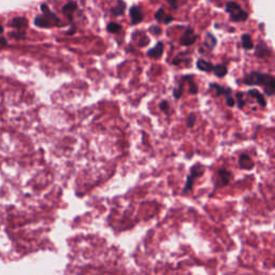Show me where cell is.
I'll return each instance as SVG.
<instances>
[{
	"mask_svg": "<svg viewBox=\"0 0 275 275\" xmlns=\"http://www.w3.org/2000/svg\"><path fill=\"white\" fill-rule=\"evenodd\" d=\"M40 9H41L43 15L36 16V18H35V25L36 26L41 27V28H47V27H51V26L59 25L58 16L50 10V8L47 7V5L42 4Z\"/></svg>",
	"mask_w": 275,
	"mask_h": 275,
	"instance_id": "6da1fadb",
	"label": "cell"
},
{
	"mask_svg": "<svg viewBox=\"0 0 275 275\" xmlns=\"http://www.w3.org/2000/svg\"><path fill=\"white\" fill-rule=\"evenodd\" d=\"M273 80H275L274 77H272V75H270L268 73H261V72H257V71H253V72H250L245 75L243 82L246 85H262L263 87H265Z\"/></svg>",
	"mask_w": 275,
	"mask_h": 275,
	"instance_id": "7a4b0ae2",
	"label": "cell"
},
{
	"mask_svg": "<svg viewBox=\"0 0 275 275\" xmlns=\"http://www.w3.org/2000/svg\"><path fill=\"white\" fill-rule=\"evenodd\" d=\"M226 11L229 13L230 20L233 22H244L249 18V13L243 10L239 4L234 2L226 3Z\"/></svg>",
	"mask_w": 275,
	"mask_h": 275,
	"instance_id": "3957f363",
	"label": "cell"
},
{
	"mask_svg": "<svg viewBox=\"0 0 275 275\" xmlns=\"http://www.w3.org/2000/svg\"><path fill=\"white\" fill-rule=\"evenodd\" d=\"M198 39V35L194 32L193 28L188 27L186 28V30L182 35V37L179 38V44L183 46H189L193 45Z\"/></svg>",
	"mask_w": 275,
	"mask_h": 275,
	"instance_id": "277c9868",
	"label": "cell"
},
{
	"mask_svg": "<svg viewBox=\"0 0 275 275\" xmlns=\"http://www.w3.org/2000/svg\"><path fill=\"white\" fill-rule=\"evenodd\" d=\"M203 170H204L203 166H201V165H196L192 168L191 175H188V177H187V183H186V186L184 189L185 192L189 191V189H192L193 184H194V179L198 176H200L203 173Z\"/></svg>",
	"mask_w": 275,
	"mask_h": 275,
	"instance_id": "5b68a950",
	"label": "cell"
},
{
	"mask_svg": "<svg viewBox=\"0 0 275 275\" xmlns=\"http://www.w3.org/2000/svg\"><path fill=\"white\" fill-rule=\"evenodd\" d=\"M130 17H131V25H137L140 22H142L144 17L143 11L140 6H132L129 10Z\"/></svg>",
	"mask_w": 275,
	"mask_h": 275,
	"instance_id": "8992f818",
	"label": "cell"
},
{
	"mask_svg": "<svg viewBox=\"0 0 275 275\" xmlns=\"http://www.w3.org/2000/svg\"><path fill=\"white\" fill-rule=\"evenodd\" d=\"M146 54H147V56H149V57H151V58H155V59L160 58L164 54V43L160 42V41L157 42L154 47H151V49H149L146 52Z\"/></svg>",
	"mask_w": 275,
	"mask_h": 275,
	"instance_id": "52a82bcc",
	"label": "cell"
},
{
	"mask_svg": "<svg viewBox=\"0 0 275 275\" xmlns=\"http://www.w3.org/2000/svg\"><path fill=\"white\" fill-rule=\"evenodd\" d=\"M78 9V5L75 2H68L63 7V13L65 15H67L69 21L72 22V13Z\"/></svg>",
	"mask_w": 275,
	"mask_h": 275,
	"instance_id": "ba28073f",
	"label": "cell"
},
{
	"mask_svg": "<svg viewBox=\"0 0 275 275\" xmlns=\"http://www.w3.org/2000/svg\"><path fill=\"white\" fill-rule=\"evenodd\" d=\"M231 177V172L228 171V170L226 169H221L220 171H218V184L221 186L223 185H227L230 181Z\"/></svg>",
	"mask_w": 275,
	"mask_h": 275,
	"instance_id": "9c48e42d",
	"label": "cell"
},
{
	"mask_svg": "<svg viewBox=\"0 0 275 275\" xmlns=\"http://www.w3.org/2000/svg\"><path fill=\"white\" fill-rule=\"evenodd\" d=\"M126 11V3L123 0H117V4L115 7L111 9V13L113 16H120Z\"/></svg>",
	"mask_w": 275,
	"mask_h": 275,
	"instance_id": "30bf717a",
	"label": "cell"
},
{
	"mask_svg": "<svg viewBox=\"0 0 275 275\" xmlns=\"http://www.w3.org/2000/svg\"><path fill=\"white\" fill-rule=\"evenodd\" d=\"M239 165L242 169H252L254 167V161L248 154H242L239 158Z\"/></svg>",
	"mask_w": 275,
	"mask_h": 275,
	"instance_id": "8fae6325",
	"label": "cell"
},
{
	"mask_svg": "<svg viewBox=\"0 0 275 275\" xmlns=\"http://www.w3.org/2000/svg\"><path fill=\"white\" fill-rule=\"evenodd\" d=\"M248 93H249L250 96L254 97L256 100H257V102L259 103V106H261L262 108L267 107V101H265L263 95L258 89H250Z\"/></svg>",
	"mask_w": 275,
	"mask_h": 275,
	"instance_id": "7c38bea8",
	"label": "cell"
},
{
	"mask_svg": "<svg viewBox=\"0 0 275 275\" xmlns=\"http://www.w3.org/2000/svg\"><path fill=\"white\" fill-rule=\"evenodd\" d=\"M269 53H270V49L268 47V45L262 41L257 45V47H256V50H255L256 56H257V57H260V58L264 57V56H267Z\"/></svg>",
	"mask_w": 275,
	"mask_h": 275,
	"instance_id": "4fadbf2b",
	"label": "cell"
},
{
	"mask_svg": "<svg viewBox=\"0 0 275 275\" xmlns=\"http://www.w3.org/2000/svg\"><path fill=\"white\" fill-rule=\"evenodd\" d=\"M11 26L16 28V29H18V30H21V29H24V28H26L28 26V21H27V18H25V17L18 16V17L13 18Z\"/></svg>",
	"mask_w": 275,
	"mask_h": 275,
	"instance_id": "5bb4252c",
	"label": "cell"
},
{
	"mask_svg": "<svg viewBox=\"0 0 275 275\" xmlns=\"http://www.w3.org/2000/svg\"><path fill=\"white\" fill-rule=\"evenodd\" d=\"M210 87L215 90L216 95L217 96H223L225 97L226 95H228V94H231L232 93V89L231 88H225L224 86H222V85H218V84H215V83H211L210 84Z\"/></svg>",
	"mask_w": 275,
	"mask_h": 275,
	"instance_id": "9a60e30c",
	"label": "cell"
},
{
	"mask_svg": "<svg viewBox=\"0 0 275 275\" xmlns=\"http://www.w3.org/2000/svg\"><path fill=\"white\" fill-rule=\"evenodd\" d=\"M213 67L214 66L210 62H206L204 59H198L197 62V68L201 71L211 72L213 71Z\"/></svg>",
	"mask_w": 275,
	"mask_h": 275,
	"instance_id": "2e32d148",
	"label": "cell"
},
{
	"mask_svg": "<svg viewBox=\"0 0 275 275\" xmlns=\"http://www.w3.org/2000/svg\"><path fill=\"white\" fill-rule=\"evenodd\" d=\"M242 46L246 51H250L254 49V42L252 40V37L249 34H244L242 36Z\"/></svg>",
	"mask_w": 275,
	"mask_h": 275,
	"instance_id": "e0dca14e",
	"label": "cell"
},
{
	"mask_svg": "<svg viewBox=\"0 0 275 275\" xmlns=\"http://www.w3.org/2000/svg\"><path fill=\"white\" fill-rule=\"evenodd\" d=\"M217 43V39H216V37L211 34V33H206L205 35V41H204V44L205 46L207 47L208 50H213L215 45Z\"/></svg>",
	"mask_w": 275,
	"mask_h": 275,
	"instance_id": "ac0fdd59",
	"label": "cell"
},
{
	"mask_svg": "<svg viewBox=\"0 0 275 275\" xmlns=\"http://www.w3.org/2000/svg\"><path fill=\"white\" fill-rule=\"evenodd\" d=\"M213 72L216 77L224 78L225 75L227 74V72H228V68H227L226 65L220 64V65H216L215 67H213Z\"/></svg>",
	"mask_w": 275,
	"mask_h": 275,
	"instance_id": "d6986e66",
	"label": "cell"
},
{
	"mask_svg": "<svg viewBox=\"0 0 275 275\" xmlns=\"http://www.w3.org/2000/svg\"><path fill=\"white\" fill-rule=\"evenodd\" d=\"M193 78H194L193 75H189V77L187 75V77L183 78V80H188L189 84H191V85H189V94L196 95V94H198V86L193 82Z\"/></svg>",
	"mask_w": 275,
	"mask_h": 275,
	"instance_id": "ffe728a7",
	"label": "cell"
},
{
	"mask_svg": "<svg viewBox=\"0 0 275 275\" xmlns=\"http://www.w3.org/2000/svg\"><path fill=\"white\" fill-rule=\"evenodd\" d=\"M107 29L109 33H112V34H116L118 33L120 29H121V26L117 23H114V22H111L108 24L107 26Z\"/></svg>",
	"mask_w": 275,
	"mask_h": 275,
	"instance_id": "44dd1931",
	"label": "cell"
},
{
	"mask_svg": "<svg viewBox=\"0 0 275 275\" xmlns=\"http://www.w3.org/2000/svg\"><path fill=\"white\" fill-rule=\"evenodd\" d=\"M166 16H167V14L165 13L164 8H160V9H158L157 12L155 13V20L157 22H159V23H164Z\"/></svg>",
	"mask_w": 275,
	"mask_h": 275,
	"instance_id": "7402d4cb",
	"label": "cell"
},
{
	"mask_svg": "<svg viewBox=\"0 0 275 275\" xmlns=\"http://www.w3.org/2000/svg\"><path fill=\"white\" fill-rule=\"evenodd\" d=\"M196 121H197V117L194 113H191V114L186 117V125L188 128H193L196 124Z\"/></svg>",
	"mask_w": 275,
	"mask_h": 275,
	"instance_id": "603a6c76",
	"label": "cell"
},
{
	"mask_svg": "<svg viewBox=\"0 0 275 275\" xmlns=\"http://www.w3.org/2000/svg\"><path fill=\"white\" fill-rule=\"evenodd\" d=\"M182 94H183V81H182V83L178 84L177 87H175L173 89V96L175 99H178L179 97L182 96Z\"/></svg>",
	"mask_w": 275,
	"mask_h": 275,
	"instance_id": "cb8c5ba5",
	"label": "cell"
},
{
	"mask_svg": "<svg viewBox=\"0 0 275 275\" xmlns=\"http://www.w3.org/2000/svg\"><path fill=\"white\" fill-rule=\"evenodd\" d=\"M148 43H149V38L147 36L142 34V38H141V39H139L138 45L141 46V47H143V46H146Z\"/></svg>",
	"mask_w": 275,
	"mask_h": 275,
	"instance_id": "d4e9b609",
	"label": "cell"
},
{
	"mask_svg": "<svg viewBox=\"0 0 275 275\" xmlns=\"http://www.w3.org/2000/svg\"><path fill=\"white\" fill-rule=\"evenodd\" d=\"M148 30H149L151 34H153L154 36H160L161 34H163V30H161V28H160L159 26H155V25L150 26V27L148 28Z\"/></svg>",
	"mask_w": 275,
	"mask_h": 275,
	"instance_id": "484cf974",
	"label": "cell"
},
{
	"mask_svg": "<svg viewBox=\"0 0 275 275\" xmlns=\"http://www.w3.org/2000/svg\"><path fill=\"white\" fill-rule=\"evenodd\" d=\"M242 96H243L242 93L236 94V100H238V107H239V109H243V107L245 106V101L242 98Z\"/></svg>",
	"mask_w": 275,
	"mask_h": 275,
	"instance_id": "4316f807",
	"label": "cell"
},
{
	"mask_svg": "<svg viewBox=\"0 0 275 275\" xmlns=\"http://www.w3.org/2000/svg\"><path fill=\"white\" fill-rule=\"evenodd\" d=\"M225 98H226V103H227V106H228V107H230V108H232V107L234 106V103H235V101H234V99L232 98V96H231V94H228V95H226V96H225Z\"/></svg>",
	"mask_w": 275,
	"mask_h": 275,
	"instance_id": "83f0119b",
	"label": "cell"
},
{
	"mask_svg": "<svg viewBox=\"0 0 275 275\" xmlns=\"http://www.w3.org/2000/svg\"><path fill=\"white\" fill-rule=\"evenodd\" d=\"M159 108L161 111H164L166 113H168V110H169V102L164 100V101H161L160 104H159Z\"/></svg>",
	"mask_w": 275,
	"mask_h": 275,
	"instance_id": "f1b7e54d",
	"label": "cell"
},
{
	"mask_svg": "<svg viewBox=\"0 0 275 275\" xmlns=\"http://www.w3.org/2000/svg\"><path fill=\"white\" fill-rule=\"evenodd\" d=\"M12 37L15 39H24L25 33H18V34H12Z\"/></svg>",
	"mask_w": 275,
	"mask_h": 275,
	"instance_id": "f546056e",
	"label": "cell"
},
{
	"mask_svg": "<svg viewBox=\"0 0 275 275\" xmlns=\"http://www.w3.org/2000/svg\"><path fill=\"white\" fill-rule=\"evenodd\" d=\"M167 2L169 3V5L171 6L173 9H176L177 8V0H167Z\"/></svg>",
	"mask_w": 275,
	"mask_h": 275,
	"instance_id": "4dcf8cb0",
	"label": "cell"
},
{
	"mask_svg": "<svg viewBox=\"0 0 275 275\" xmlns=\"http://www.w3.org/2000/svg\"><path fill=\"white\" fill-rule=\"evenodd\" d=\"M172 21H173V17H172V16H170V15H167L166 18H165V22H164V23L168 25V24L171 23Z\"/></svg>",
	"mask_w": 275,
	"mask_h": 275,
	"instance_id": "1f68e13d",
	"label": "cell"
},
{
	"mask_svg": "<svg viewBox=\"0 0 275 275\" xmlns=\"http://www.w3.org/2000/svg\"><path fill=\"white\" fill-rule=\"evenodd\" d=\"M7 40L5 39V38H0V49H2V47H5L7 45Z\"/></svg>",
	"mask_w": 275,
	"mask_h": 275,
	"instance_id": "d6a6232c",
	"label": "cell"
},
{
	"mask_svg": "<svg viewBox=\"0 0 275 275\" xmlns=\"http://www.w3.org/2000/svg\"><path fill=\"white\" fill-rule=\"evenodd\" d=\"M3 32H4V27L0 25V33H3Z\"/></svg>",
	"mask_w": 275,
	"mask_h": 275,
	"instance_id": "836d02e7",
	"label": "cell"
}]
</instances>
